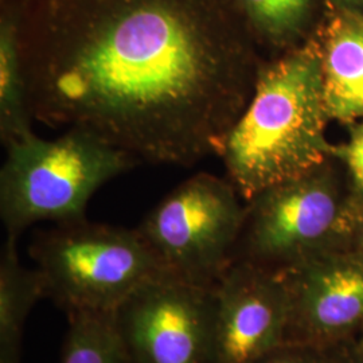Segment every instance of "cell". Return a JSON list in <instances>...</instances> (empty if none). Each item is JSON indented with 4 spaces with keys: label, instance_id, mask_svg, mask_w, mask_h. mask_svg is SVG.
<instances>
[{
    "label": "cell",
    "instance_id": "277c9868",
    "mask_svg": "<svg viewBox=\"0 0 363 363\" xmlns=\"http://www.w3.org/2000/svg\"><path fill=\"white\" fill-rule=\"evenodd\" d=\"M30 255L45 298L66 313H113L140 286L169 273L138 229L86 218L37 234Z\"/></svg>",
    "mask_w": 363,
    "mask_h": 363
},
{
    "label": "cell",
    "instance_id": "5bb4252c",
    "mask_svg": "<svg viewBox=\"0 0 363 363\" xmlns=\"http://www.w3.org/2000/svg\"><path fill=\"white\" fill-rule=\"evenodd\" d=\"M262 38L273 45L292 43L306 25L312 0H229Z\"/></svg>",
    "mask_w": 363,
    "mask_h": 363
},
{
    "label": "cell",
    "instance_id": "9a60e30c",
    "mask_svg": "<svg viewBox=\"0 0 363 363\" xmlns=\"http://www.w3.org/2000/svg\"><path fill=\"white\" fill-rule=\"evenodd\" d=\"M255 363H334V349L323 350L298 343H284Z\"/></svg>",
    "mask_w": 363,
    "mask_h": 363
},
{
    "label": "cell",
    "instance_id": "e0dca14e",
    "mask_svg": "<svg viewBox=\"0 0 363 363\" xmlns=\"http://www.w3.org/2000/svg\"><path fill=\"white\" fill-rule=\"evenodd\" d=\"M334 363H363V351L357 349L352 342L334 349Z\"/></svg>",
    "mask_w": 363,
    "mask_h": 363
},
{
    "label": "cell",
    "instance_id": "ac0fdd59",
    "mask_svg": "<svg viewBox=\"0 0 363 363\" xmlns=\"http://www.w3.org/2000/svg\"><path fill=\"white\" fill-rule=\"evenodd\" d=\"M350 249H354L363 255V213L357 222L355 230L351 237Z\"/></svg>",
    "mask_w": 363,
    "mask_h": 363
},
{
    "label": "cell",
    "instance_id": "52a82bcc",
    "mask_svg": "<svg viewBox=\"0 0 363 363\" xmlns=\"http://www.w3.org/2000/svg\"><path fill=\"white\" fill-rule=\"evenodd\" d=\"M112 316L130 363H216L214 286L164 273L133 292Z\"/></svg>",
    "mask_w": 363,
    "mask_h": 363
},
{
    "label": "cell",
    "instance_id": "3957f363",
    "mask_svg": "<svg viewBox=\"0 0 363 363\" xmlns=\"http://www.w3.org/2000/svg\"><path fill=\"white\" fill-rule=\"evenodd\" d=\"M0 217L7 235L50 220L85 218L93 194L139 162L86 130H66L46 140L34 132L4 145Z\"/></svg>",
    "mask_w": 363,
    "mask_h": 363
},
{
    "label": "cell",
    "instance_id": "6da1fadb",
    "mask_svg": "<svg viewBox=\"0 0 363 363\" xmlns=\"http://www.w3.org/2000/svg\"><path fill=\"white\" fill-rule=\"evenodd\" d=\"M22 52L34 120L139 163L218 155L257 77L229 0H31Z\"/></svg>",
    "mask_w": 363,
    "mask_h": 363
},
{
    "label": "cell",
    "instance_id": "9c48e42d",
    "mask_svg": "<svg viewBox=\"0 0 363 363\" xmlns=\"http://www.w3.org/2000/svg\"><path fill=\"white\" fill-rule=\"evenodd\" d=\"M214 296L216 363H255L286 343L289 304L281 272L234 261Z\"/></svg>",
    "mask_w": 363,
    "mask_h": 363
},
{
    "label": "cell",
    "instance_id": "ffe728a7",
    "mask_svg": "<svg viewBox=\"0 0 363 363\" xmlns=\"http://www.w3.org/2000/svg\"><path fill=\"white\" fill-rule=\"evenodd\" d=\"M340 3L343 4H347L351 7H355V6H363V0H339Z\"/></svg>",
    "mask_w": 363,
    "mask_h": 363
},
{
    "label": "cell",
    "instance_id": "5b68a950",
    "mask_svg": "<svg viewBox=\"0 0 363 363\" xmlns=\"http://www.w3.org/2000/svg\"><path fill=\"white\" fill-rule=\"evenodd\" d=\"M359 213L323 171L288 181L247 202V214L233 253L273 271L337 249H350Z\"/></svg>",
    "mask_w": 363,
    "mask_h": 363
},
{
    "label": "cell",
    "instance_id": "30bf717a",
    "mask_svg": "<svg viewBox=\"0 0 363 363\" xmlns=\"http://www.w3.org/2000/svg\"><path fill=\"white\" fill-rule=\"evenodd\" d=\"M325 109L330 118H363V15L343 10L325 25L319 40Z\"/></svg>",
    "mask_w": 363,
    "mask_h": 363
},
{
    "label": "cell",
    "instance_id": "d6986e66",
    "mask_svg": "<svg viewBox=\"0 0 363 363\" xmlns=\"http://www.w3.org/2000/svg\"><path fill=\"white\" fill-rule=\"evenodd\" d=\"M352 345H354L357 349L363 351V331L358 335V337H357L355 340H352Z\"/></svg>",
    "mask_w": 363,
    "mask_h": 363
},
{
    "label": "cell",
    "instance_id": "7a4b0ae2",
    "mask_svg": "<svg viewBox=\"0 0 363 363\" xmlns=\"http://www.w3.org/2000/svg\"><path fill=\"white\" fill-rule=\"evenodd\" d=\"M328 118L318 40L259 67L250 100L218 152L240 196L249 202L319 169L330 151Z\"/></svg>",
    "mask_w": 363,
    "mask_h": 363
},
{
    "label": "cell",
    "instance_id": "7c38bea8",
    "mask_svg": "<svg viewBox=\"0 0 363 363\" xmlns=\"http://www.w3.org/2000/svg\"><path fill=\"white\" fill-rule=\"evenodd\" d=\"M22 52V6L3 7L0 18V138L3 145L33 133Z\"/></svg>",
    "mask_w": 363,
    "mask_h": 363
},
{
    "label": "cell",
    "instance_id": "4fadbf2b",
    "mask_svg": "<svg viewBox=\"0 0 363 363\" xmlns=\"http://www.w3.org/2000/svg\"><path fill=\"white\" fill-rule=\"evenodd\" d=\"M60 363H130L112 313L69 312Z\"/></svg>",
    "mask_w": 363,
    "mask_h": 363
},
{
    "label": "cell",
    "instance_id": "ba28073f",
    "mask_svg": "<svg viewBox=\"0 0 363 363\" xmlns=\"http://www.w3.org/2000/svg\"><path fill=\"white\" fill-rule=\"evenodd\" d=\"M279 272L289 304L286 343L333 350L362 333V253L337 249Z\"/></svg>",
    "mask_w": 363,
    "mask_h": 363
},
{
    "label": "cell",
    "instance_id": "8fae6325",
    "mask_svg": "<svg viewBox=\"0 0 363 363\" xmlns=\"http://www.w3.org/2000/svg\"><path fill=\"white\" fill-rule=\"evenodd\" d=\"M18 237L7 235L0 259V363H21L28 313L45 298L37 268H26L18 255Z\"/></svg>",
    "mask_w": 363,
    "mask_h": 363
},
{
    "label": "cell",
    "instance_id": "8992f818",
    "mask_svg": "<svg viewBox=\"0 0 363 363\" xmlns=\"http://www.w3.org/2000/svg\"><path fill=\"white\" fill-rule=\"evenodd\" d=\"M238 198L229 179L199 172L166 195L138 230L169 274L213 288L233 261L245 220Z\"/></svg>",
    "mask_w": 363,
    "mask_h": 363
},
{
    "label": "cell",
    "instance_id": "2e32d148",
    "mask_svg": "<svg viewBox=\"0 0 363 363\" xmlns=\"http://www.w3.org/2000/svg\"><path fill=\"white\" fill-rule=\"evenodd\" d=\"M343 157L350 169L354 186L351 201L361 217L363 213V124L352 132L350 142L343 148Z\"/></svg>",
    "mask_w": 363,
    "mask_h": 363
}]
</instances>
